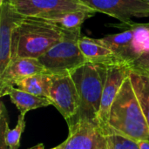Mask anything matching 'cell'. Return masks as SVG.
I'll use <instances>...</instances> for the list:
<instances>
[{
  "label": "cell",
  "instance_id": "9c48e42d",
  "mask_svg": "<svg viewBox=\"0 0 149 149\" xmlns=\"http://www.w3.org/2000/svg\"><path fill=\"white\" fill-rule=\"evenodd\" d=\"M131 69L127 63H115L107 65V74L103 89L101 104L98 113V123L106 131L111 107L125 79L130 75Z\"/></svg>",
  "mask_w": 149,
  "mask_h": 149
},
{
  "label": "cell",
  "instance_id": "e0dca14e",
  "mask_svg": "<svg viewBox=\"0 0 149 149\" xmlns=\"http://www.w3.org/2000/svg\"><path fill=\"white\" fill-rule=\"evenodd\" d=\"M96 11H89V10H74V11H67L65 13H61L57 16H53L46 20H50L61 28L65 30H75L80 29L82 24L89 17H93Z\"/></svg>",
  "mask_w": 149,
  "mask_h": 149
},
{
  "label": "cell",
  "instance_id": "d6986e66",
  "mask_svg": "<svg viewBox=\"0 0 149 149\" xmlns=\"http://www.w3.org/2000/svg\"><path fill=\"white\" fill-rule=\"evenodd\" d=\"M110 149H141L137 142L114 133H107Z\"/></svg>",
  "mask_w": 149,
  "mask_h": 149
},
{
  "label": "cell",
  "instance_id": "9a60e30c",
  "mask_svg": "<svg viewBox=\"0 0 149 149\" xmlns=\"http://www.w3.org/2000/svg\"><path fill=\"white\" fill-rule=\"evenodd\" d=\"M52 85V74L49 72L34 74L17 83V88L34 95L49 98Z\"/></svg>",
  "mask_w": 149,
  "mask_h": 149
},
{
  "label": "cell",
  "instance_id": "277c9868",
  "mask_svg": "<svg viewBox=\"0 0 149 149\" xmlns=\"http://www.w3.org/2000/svg\"><path fill=\"white\" fill-rule=\"evenodd\" d=\"M80 37V29H64L63 39L38 58L49 73H70L75 68L87 62L79 46Z\"/></svg>",
  "mask_w": 149,
  "mask_h": 149
},
{
  "label": "cell",
  "instance_id": "8fae6325",
  "mask_svg": "<svg viewBox=\"0 0 149 149\" xmlns=\"http://www.w3.org/2000/svg\"><path fill=\"white\" fill-rule=\"evenodd\" d=\"M130 22H120V24H110L111 26L121 29L122 31L100 38V42L112 50L120 62L127 63V65L136 58L134 52V31Z\"/></svg>",
  "mask_w": 149,
  "mask_h": 149
},
{
  "label": "cell",
  "instance_id": "484cf974",
  "mask_svg": "<svg viewBox=\"0 0 149 149\" xmlns=\"http://www.w3.org/2000/svg\"><path fill=\"white\" fill-rule=\"evenodd\" d=\"M4 1H5V0H4Z\"/></svg>",
  "mask_w": 149,
  "mask_h": 149
},
{
  "label": "cell",
  "instance_id": "5bb4252c",
  "mask_svg": "<svg viewBox=\"0 0 149 149\" xmlns=\"http://www.w3.org/2000/svg\"><path fill=\"white\" fill-rule=\"evenodd\" d=\"M0 94L1 97L8 95L21 114H26V113L31 110L52 105V102L49 98L34 95L14 86H8L0 90Z\"/></svg>",
  "mask_w": 149,
  "mask_h": 149
},
{
  "label": "cell",
  "instance_id": "ffe728a7",
  "mask_svg": "<svg viewBox=\"0 0 149 149\" xmlns=\"http://www.w3.org/2000/svg\"><path fill=\"white\" fill-rule=\"evenodd\" d=\"M9 120L8 113L5 106L1 102L0 107V149H9L7 145V136L9 134Z\"/></svg>",
  "mask_w": 149,
  "mask_h": 149
},
{
  "label": "cell",
  "instance_id": "5b68a950",
  "mask_svg": "<svg viewBox=\"0 0 149 149\" xmlns=\"http://www.w3.org/2000/svg\"><path fill=\"white\" fill-rule=\"evenodd\" d=\"M68 127V137L58 145L59 149H110L108 134L98 122L76 120Z\"/></svg>",
  "mask_w": 149,
  "mask_h": 149
},
{
  "label": "cell",
  "instance_id": "cb8c5ba5",
  "mask_svg": "<svg viewBox=\"0 0 149 149\" xmlns=\"http://www.w3.org/2000/svg\"><path fill=\"white\" fill-rule=\"evenodd\" d=\"M3 2H4V0H0V5H1L2 3H3Z\"/></svg>",
  "mask_w": 149,
  "mask_h": 149
},
{
  "label": "cell",
  "instance_id": "7c38bea8",
  "mask_svg": "<svg viewBox=\"0 0 149 149\" xmlns=\"http://www.w3.org/2000/svg\"><path fill=\"white\" fill-rule=\"evenodd\" d=\"M44 72H48L38 58H20L13 59L0 75V90L8 86H16L17 83L23 79Z\"/></svg>",
  "mask_w": 149,
  "mask_h": 149
},
{
  "label": "cell",
  "instance_id": "d4e9b609",
  "mask_svg": "<svg viewBox=\"0 0 149 149\" xmlns=\"http://www.w3.org/2000/svg\"><path fill=\"white\" fill-rule=\"evenodd\" d=\"M142 1H144V2H146V3H149V0H142Z\"/></svg>",
  "mask_w": 149,
  "mask_h": 149
},
{
  "label": "cell",
  "instance_id": "603a6c76",
  "mask_svg": "<svg viewBox=\"0 0 149 149\" xmlns=\"http://www.w3.org/2000/svg\"><path fill=\"white\" fill-rule=\"evenodd\" d=\"M29 149H45V147H44V145L42 144V143H39V144H38V145H36V146H34V147H32V148H31ZM51 149H59L58 148V146H57V147H55V148H51Z\"/></svg>",
  "mask_w": 149,
  "mask_h": 149
},
{
  "label": "cell",
  "instance_id": "8992f818",
  "mask_svg": "<svg viewBox=\"0 0 149 149\" xmlns=\"http://www.w3.org/2000/svg\"><path fill=\"white\" fill-rule=\"evenodd\" d=\"M49 99L67 122L72 120L79 110V96L70 73L52 74Z\"/></svg>",
  "mask_w": 149,
  "mask_h": 149
},
{
  "label": "cell",
  "instance_id": "2e32d148",
  "mask_svg": "<svg viewBox=\"0 0 149 149\" xmlns=\"http://www.w3.org/2000/svg\"><path fill=\"white\" fill-rule=\"evenodd\" d=\"M130 79L149 127V72H130Z\"/></svg>",
  "mask_w": 149,
  "mask_h": 149
},
{
  "label": "cell",
  "instance_id": "30bf717a",
  "mask_svg": "<svg viewBox=\"0 0 149 149\" xmlns=\"http://www.w3.org/2000/svg\"><path fill=\"white\" fill-rule=\"evenodd\" d=\"M24 17L9 3L4 2L0 5V75L11 61L13 31Z\"/></svg>",
  "mask_w": 149,
  "mask_h": 149
},
{
  "label": "cell",
  "instance_id": "4fadbf2b",
  "mask_svg": "<svg viewBox=\"0 0 149 149\" xmlns=\"http://www.w3.org/2000/svg\"><path fill=\"white\" fill-rule=\"evenodd\" d=\"M79 46L80 52L87 61L104 65L120 63L113 51L101 43L100 38L97 39L86 36H81L79 40Z\"/></svg>",
  "mask_w": 149,
  "mask_h": 149
},
{
  "label": "cell",
  "instance_id": "ba28073f",
  "mask_svg": "<svg viewBox=\"0 0 149 149\" xmlns=\"http://www.w3.org/2000/svg\"><path fill=\"white\" fill-rule=\"evenodd\" d=\"M83 4L113 17L120 22H130L133 17H149V3L142 0H79Z\"/></svg>",
  "mask_w": 149,
  "mask_h": 149
},
{
  "label": "cell",
  "instance_id": "44dd1931",
  "mask_svg": "<svg viewBox=\"0 0 149 149\" xmlns=\"http://www.w3.org/2000/svg\"><path fill=\"white\" fill-rule=\"evenodd\" d=\"M131 72H149V52L141 55L139 58L128 64Z\"/></svg>",
  "mask_w": 149,
  "mask_h": 149
},
{
  "label": "cell",
  "instance_id": "ac0fdd59",
  "mask_svg": "<svg viewBox=\"0 0 149 149\" xmlns=\"http://www.w3.org/2000/svg\"><path fill=\"white\" fill-rule=\"evenodd\" d=\"M25 114H19L17 126L9 131L7 136V145L9 149H18L20 146V139L21 135L25 127V120H24Z\"/></svg>",
  "mask_w": 149,
  "mask_h": 149
},
{
  "label": "cell",
  "instance_id": "3957f363",
  "mask_svg": "<svg viewBox=\"0 0 149 149\" xmlns=\"http://www.w3.org/2000/svg\"><path fill=\"white\" fill-rule=\"evenodd\" d=\"M107 65L87 61L70 72L80 101L79 113L71 121L87 120L98 122V113L107 79Z\"/></svg>",
  "mask_w": 149,
  "mask_h": 149
},
{
  "label": "cell",
  "instance_id": "7402d4cb",
  "mask_svg": "<svg viewBox=\"0 0 149 149\" xmlns=\"http://www.w3.org/2000/svg\"><path fill=\"white\" fill-rule=\"evenodd\" d=\"M138 146L141 149H149V140H142L137 141Z\"/></svg>",
  "mask_w": 149,
  "mask_h": 149
},
{
  "label": "cell",
  "instance_id": "52a82bcc",
  "mask_svg": "<svg viewBox=\"0 0 149 149\" xmlns=\"http://www.w3.org/2000/svg\"><path fill=\"white\" fill-rule=\"evenodd\" d=\"M4 2L9 3L18 13L25 17L45 19L67 11H95L79 0H5Z\"/></svg>",
  "mask_w": 149,
  "mask_h": 149
},
{
  "label": "cell",
  "instance_id": "6da1fadb",
  "mask_svg": "<svg viewBox=\"0 0 149 149\" xmlns=\"http://www.w3.org/2000/svg\"><path fill=\"white\" fill-rule=\"evenodd\" d=\"M64 38V29L41 17H25L12 36L11 60L20 58H39Z\"/></svg>",
  "mask_w": 149,
  "mask_h": 149
},
{
  "label": "cell",
  "instance_id": "7a4b0ae2",
  "mask_svg": "<svg viewBox=\"0 0 149 149\" xmlns=\"http://www.w3.org/2000/svg\"><path fill=\"white\" fill-rule=\"evenodd\" d=\"M114 133L134 141L149 140V127L130 75L123 82L109 112L107 133Z\"/></svg>",
  "mask_w": 149,
  "mask_h": 149
}]
</instances>
